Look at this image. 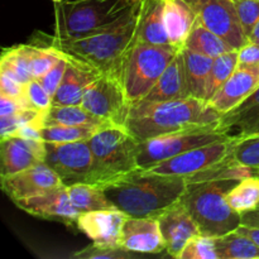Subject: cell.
Masks as SVG:
<instances>
[{"mask_svg":"<svg viewBox=\"0 0 259 259\" xmlns=\"http://www.w3.org/2000/svg\"><path fill=\"white\" fill-rule=\"evenodd\" d=\"M220 128L227 132L235 129L237 136L259 133V86L239 105L223 114Z\"/></svg>","mask_w":259,"mask_h":259,"instance_id":"cb8c5ba5","label":"cell"},{"mask_svg":"<svg viewBox=\"0 0 259 259\" xmlns=\"http://www.w3.org/2000/svg\"><path fill=\"white\" fill-rule=\"evenodd\" d=\"M0 72L14 78L20 83H28L33 80L29 67L27 51L24 45L13 46L3 51L0 61Z\"/></svg>","mask_w":259,"mask_h":259,"instance_id":"4dcf8cb0","label":"cell"},{"mask_svg":"<svg viewBox=\"0 0 259 259\" xmlns=\"http://www.w3.org/2000/svg\"><path fill=\"white\" fill-rule=\"evenodd\" d=\"M182 55L185 60V71L190 96L206 101L207 85L214 58L187 48H182Z\"/></svg>","mask_w":259,"mask_h":259,"instance_id":"d4e9b609","label":"cell"},{"mask_svg":"<svg viewBox=\"0 0 259 259\" xmlns=\"http://www.w3.org/2000/svg\"><path fill=\"white\" fill-rule=\"evenodd\" d=\"M67 190L71 201L80 214L95 210L116 209L108 199L104 190L96 185L76 184L67 186Z\"/></svg>","mask_w":259,"mask_h":259,"instance_id":"83f0119b","label":"cell"},{"mask_svg":"<svg viewBox=\"0 0 259 259\" xmlns=\"http://www.w3.org/2000/svg\"><path fill=\"white\" fill-rule=\"evenodd\" d=\"M184 48L201 53V55L207 56L210 58H217L223 53L233 51V48L224 39H222L219 35L207 29L205 25H202L197 20V18L186 42H185Z\"/></svg>","mask_w":259,"mask_h":259,"instance_id":"4316f807","label":"cell"},{"mask_svg":"<svg viewBox=\"0 0 259 259\" xmlns=\"http://www.w3.org/2000/svg\"><path fill=\"white\" fill-rule=\"evenodd\" d=\"M239 53L240 68H258L259 67V45L254 42H249L244 47L238 51Z\"/></svg>","mask_w":259,"mask_h":259,"instance_id":"7bdbcfd3","label":"cell"},{"mask_svg":"<svg viewBox=\"0 0 259 259\" xmlns=\"http://www.w3.org/2000/svg\"><path fill=\"white\" fill-rule=\"evenodd\" d=\"M240 180H206L189 182L180 201L195 220L202 235L222 237L242 225V215L227 200V194Z\"/></svg>","mask_w":259,"mask_h":259,"instance_id":"277c9868","label":"cell"},{"mask_svg":"<svg viewBox=\"0 0 259 259\" xmlns=\"http://www.w3.org/2000/svg\"><path fill=\"white\" fill-rule=\"evenodd\" d=\"M258 86L259 67L253 70L238 67L227 82L210 99L209 104L220 114H225L244 101Z\"/></svg>","mask_w":259,"mask_h":259,"instance_id":"ffe728a7","label":"cell"},{"mask_svg":"<svg viewBox=\"0 0 259 259\" xmlns=\"http://www.w3.org/2000/svg\"><path fill=\"white\" fill-rule=\"evenodd\" d=\"M242 225L259 228V207L242 214Z\"/></svg>","mask_w":259,"mask_h":259,"instance_id":"f6af8a7d","label":"cell"},{"mask_svg":"<svg viewBox=\"0 0 259 259\" xmlns=\"http://www.w3.org/2000/svg\"><path fill=\"white\" fill-rule=\"evenodd\" d=\"M0 184L13 202L37 196L63 185L60 176L45 161L24 171L0 176Z\"/></svg>","mask_w":259,"mask_h":259,"instance_id":"4fadbf2b","label":"cell"},{"mask_svg":"<svg viewBox=\"0 0 259 259\" xmlns=\"http://www.w3.org/2000/svg\"><path fill=\"white\" fill-rule=\"evenodd\" d=\"M235 138L234 136H232L229 139L212 142L206 146L197 147L191 151L159 162L149 168H146V171L168 175V176L185 177L187 180L227 161L232 153Z\"/></svg>","mask_w":259,"mask_h":259,"instance_id":"8fae6325","label":"cell"},{"mask_svg":"<svg viewBox=\"0 0 259 259\" xmlns=\"http://www.w3.org/2000/svg\"><path fill=\"white\" fill-rule=\"evenodd\" d=\"M258 45H259V43H258Z\"/></svg>","mask_w":259,"mask_h":259,"instance_id":"f907efd6","label":"cell"},{"mask_svg":"<svg viewBox=\"0 0 259 259\" xmlns=\"http://www.w3.org/2000/svg\"><path fill=\"white\" fill-rule=\"evenodd\" d=\"M139 9L141 2L118 24L89 37L60 39L56 35L38 32L39 37L33 35L32 43L57 48L61 52L90 66L99 73L111 71L121 73L124 58L136 43Z\"/></svg>","mask_w":259,"mask_h":259,"instance_id":"6da1fadb","label":"cell"},{"mask_svg":"<svg viewBox=\"0 0 259 259\" xmlns=\"http://www.w3.org/2000/svg\"><path fill=\"white\" fill-rule=\"evenodd\" d=\"M61 55L67 60V67L57 91L53 95V105H81L89 85L101 73L66 53L61 52Z\"/></svg>","mask_w":259,"mask_h":259,"instance_id":"d6986e66","label":"cell"},{"mask_svg":"<svg viewBox=\"0 0 259 259\" xmlns=\"http://www.w3.org/2000/svg\"><path fill=\"white\" fill-rule=\"evenodd\" d=\"M47 113H40L34 109H23L13 115L0 116V136L2 138L15 136L20 128L24 125H38L45 126V118Z\"/></svg>","mask_w":259,"mask_h":259,"instance_id":"d590c367","label":"cell"},{"mask_svg":"<svg viewBox=\"0 0 259 259\" xmlns=\"http://www.w3.org/2000/svg\"><path fill=\"white\" fill-rule=\"evenodd\" d=\"M238 232L245 234L247 237H249L250 239L254 240L255 243L259 245V228H253V227H245V225H240L238 228Z\"/></svg>","mask_w":259,"mask_h":259,"instance_id":"bcb514c9","label":"cell"},{"mask_svg":"<svg viewBox=\"0 0 259 259\" xmlns=\"http://www.w3.org/2000/svg\"><path fill=\"white\" fill-rule=\"evenodd\" d=\"M223 114L196 98L159 103H137L129 111L125 128L141 142L191 128L220 125Z\"/></svg>","mask_w":259,"mask_h":259,"instance_id":"3957f363","label":"cell"},{"mask_svg":"<svg viewBox=\"0 0 259 259\" xmlns=\"http://www.w3.org/2000/svg\"><path fill=\"white\" fill-rule=\"evenodd\" d=\"M180 51L171 45L132 46L121 66V80L132 106L146 98Z\"/></svg>","mask_w":259,"mask_h":259,"instance_id":"52a82bcc","label":"cell"},{"mask_svg":"<svg viewBox=\"0 0 259 259\" xmlns=\"http://www.w3.org/2000/svg\"><path fill=\"white\" fill-rule=\"evenodd\" d=\"M191 98L187 88L186 71L182 50L172 60L156 85L139 103H159V101L177 100V99Z\"/></svg>","mask_w":259,"mask_h":259,"instance_id":"44dd1931","label":"cell"},{"mask_svg":"<svg viewBox=\"0 0 259 259\" xmlns=\"http://www.w3.org/2000/svg\"><path fill=\"white\" fill-rule=\"evenodd\" d=\"M24 47L33 78L42 77L61 58L60 51L51 46H39L29 42L28 45H24Z\"/></svg>","mask_w":259,"mask_h":259,"instance_id":"e575fe53","label":"cell"},{"mask_svg":"<svg viewBox=\"0 0 259 259\" xmlns=\"http://www.w3.org/2000/svg\"><path fill=\"white\" fill-rule=\"evenodd\" d=\"M0 94L10 96L13 99L23 101L28 106L27 99H25V85L18 82L14 78L9 77L5 73L0 72ZM29 108V106H28ZM30 109V108H29Z\"/></svg>","mask_w":259,"mask_h":259,"instance_id":"b9f144b4","label":"cell"},{"mask_svg":"<svg viewBox=\"0 0 259 259\" xmlns=\"http://www.w3.org/2000/svg\"><path fill=\"white\" fill-rule=\"evenodd\" d=\"M53 3H61V2H63V0H52Z\"/></svg>","mask_w":259,"mask_h":259,"instance_id":"c3c4849f","label":"cell"},{"mask_svg":"<svg viewBox=\"0 0 259 259\" xmlns=\"http://www.w3.org/2000/svg\"><path fill=\"white\" fill-rule=\"evenodd\" d=\"M244 34L252 35L259 22V0H233Z\"/></svg>","mask_w":259,"mask_h":259,"instance_id":"ab89813d","label":"cell"},{"mask_svg":"<svg viewBox=\"0 0 259 259\" xmlns=\"http://www.w3.org/2000/svg\"><path fill=\"white\" fill-rule=\"evenodd\" d=\"M61 53V52H60ZM66 67H67V60L61 55V58L58 60V62L48 71L47 73L42 76V77L37 78L40 83L43 85V88L47 90V93L50 94L53 98L55 93L57 91L58 86H60L61 81H62L63 75H65Z\"/></svg>","mask_w":259,"mask_h":259,"instance_id":"60d3db41","label":"cell"},{"mask_svg":"<svg viewBox=\"0 0 259 259\" xmlns=\"http://www.w3.org/2000/svg\"><path fill=\"white\" fill-rule=\"evenodd\" d=\"M230 137L232 134L220 128V125L199 126L164 134L141 142L137 151V162L139 168L146 169L197 147L229 139Z\"/></svg>","mask_w":259,"mask_h":259,"instance_id":"ba28073f","label":"cell"},{"mask_svg":"<svg viewBox=\"0 0 259 259\" xmlns=\"http://www.w3.org/2000/svg\"><path fill=\"white\" fill-rule=\"evenodd\" d=\"M45 162L60 176L65 186L96 185L95 159L89 141L46 143Z\"/></svg>","mask_w":259,"mask_h":259,"instance_id":"30bf717a","label":"cell"},{"mask_svg":"<svg viewBox=\"0 0 259 259\" xmlns=\"http://www.w3.org/2000/svg\"><path fill=\"white\" fill-rule=\"evenodd\" d=\"M157 219L166 244V252L174 258H179L187 243L201 234L197 224L181 201L168 207Z\"/></svg>","mask_w":259,"mask_h":259,"instance_id":"2e32d148","label":"cell"},{"mask_svg":"<svg viewBox=\"0 0 259 259\" xmlns=\"http://www.w3.org/2000/svg\"><path fill=\"white\" fill-rule=\"evenodd\" d=\"M27 108L28 106L23 101H19L17 99H13L10 96L0 94V116L13 115V114Z\"/></svg>","mask_w":259,"mask_h":259,"instance_id":"ee69618b","label":"cell"},{"mask_svg":"<svg viewBox=\"0 0 259 259\" xmlns=\"http://www.w3.org/2000/svg\"><path fill=\"white\" fill-rule=\"evenodd\" d=\"M164 0H141L136 43L169 45L163 20Z\"/></svg>","mask_w":259,"mask_h":259,"instance_id":"7402d4cb","label":"cell"},{"mask_svg":"<svg viewBox=\"0 0 259 259\" xmlns=\"http://www.w3.org/2000/svg\"><path fill=\"white\" fill-rule=\"evenodd\" d=\"M187 180L138 168L101 189L116 209L133 218H158L180 201Z\"/></svg>","mask_w":259,"mask_h":259,"instance_id":"7a4b0ae2","label":"cell"},{"mask_svg":"<svg viewBox=\"0 0 259 259\" xmlns=\"http://www.w3.org/2000/svg\"><path fill=\"white\" fill-rule=\"evenodd\" d=\"M202 25L239 51L250 42L244 34L233 0H186Z\"/></svg>","mask_w":259,"mask_h":259,"instance_id":"7c38bea8","label":"cell"},{"mask_svg":"<svg viewBox=\"0 0 259 259\" xmlns=\"http://www.w3.org/2000/svg\"><path fill=\"white\" fill-rule=\"evenodd\" d=\"M121 247L139 254H158L166 250L158 219L128 217L123 227Z\"/></svg>","mask_w":259,"mask_h":259,"instance_id":"ac0fdd59","label":"cell"},{"mask_svg":"<svg viewBox=\"0 0 259 259\" xmlns=\"http://www.w3.org/2000/svg\"><path fill=\"white\" fill-rule=\"evenodd\" d=\"M235 143L230 153L234 163L252 169L259 176V133L250 136H234Z\"/></svg>","mask_w":259,"mask_h":259,"instance_id":"836d02e7","label":"cell"},{"mask_svg":"<svg viewBox=\"0 0 259 259\" xmlns=\"http://www.w3.org/2000/svg\"><path fill=\"white\" fill-rule=\"evenodd\" d=\"M141 0H63L55 3V35L78 39L109 29L131 13Z\"/></svg>","mask_w":259,"mask_h":259,"instance_id":"5b68a950","label":"cell"},{"mask_svg":"<svg viewBox=\"0 0 259 259\" xmlns=\"http://www.w3.org/2000/svg\"><path fill=\"white\" fill-rule=\"evenodd\" d=\"M219 259H259V245L238 230L215 238Z\"/></svg>","mask_w":259,"mask_h":259,"instance_id":"484cf974","label":"cell"},{"mask_svg":"<svg viewBox=\"0 0 259 259\" xmlns=\"http://www.w3.org/2000/svg\"><path fill=\"white\" fill-rule=\"evenodd\" d=\"M15 205L23 211L45 220L60 222L67 227L77 224L80 211L72 204L67 186L61 185L47 192L15 201Z\"/></svg>","mask_w":259,"mask_h":259,"instance_id":"5bb4252c","label":"cell"},{"mask_svg":"<svg viewBox=\"0 0 259 259\" xmlns=\"http://www.w3.org/2000/svg\"><path fill=\"white\" fill-rule=\"evenodd\" d=\"M46 158V142L18 136L2 138L0 142V176L17 174L35 166Z\"/></svg>","mask_w":259,"mask_h":259,"instance_id":"e0dca14e","label":"cell"},{"mask_svg":"<svg viewBox=\"0 0 259 259\" xmlns=\"http://www.w3.org/2000/svg\"><path fill=\"white\" fill-rule=\"evenodd\" d=\"M128 217L119 209L95 210L80 214L76 227L95 244L121 247L123 227Z\"/></svg>","mask_w":259,"mask_h":259,"instance_id":"9a60e30c","label":"cell"},{"mask_svg":"<svg viewBox=\"0 0 259 259\" xmlns=\"http://www.w3.org/2000/svg\"><path fill=\"white\" fill-rule=\"evenodd\" d=\"M164 28L169 45L182 50L196 22V14L186 0H164Z\"/></svg>","mask_w":259,"mask_h":259,"instance_id":"603a6c76","label":"cell"},{"mask_svg":"<svg viewBox=\"0 0 259 259\" xmlns=\"http://www.w3.org/2000/svg\"><path fill=\"white\" fill-rule=\"evenodd\" d=\"M249 40H250V42L259 43V22H258V24L255 25V28H254V30H253L252 35L249 37Z\"/></svg>","mask_w":259,"mask_h":259,"instance_id":"7dc6e473","label":"cell"},{"mask_svg":"<svg viewBox=\"0 0 259 259\" xmlns=\"http://www.w3.org/2000/svg\"><path fill=\"white\" fill-rule=\"evenodd\" d=\"M95 159L96 186L103 187L138 169L139 142L125 126L108 124L89 139Z\"/></svg>","mask_w":259,"mask_h":259,"instance_id":"8992f818","label":"cell"},{"mask_svg":"<svg viewBox=\"0 0 259 259\" xmlns=\"http://www.w3.org/2000/svg\"><path fill=\"white\" fill-rule=\"evenodd\" d=\"M108 125V124H106ZM105 126V125H103ZM103 126L98 125H62L53 124L42 128V139L46 143H68V142L89 141Z\"/></svg>","mask_w":259,"mask_h":259,"instance_id":"d6a6232c","label":"cell"},{"mask_svg":"<svg viewBox=\"0 0 259 259\" xmlns=\"http://www.w3.org/2000/svg\"><path fill=\"white\" fill-rule=\"evenodd\" d=\"M227 200L240 215L259 207V176L245 177L228 191Z\"/></svg>","mask_w":259,"mask_h":259,"instance_id":"f546056e","label":"cell"},{"mask_svg":"<svg viewBox=\"0 0 259 259\" xmlns=\"http://www.w3.org/2000/svg\"><path fill=\"white\" fill-rule=\"evenodd\" d=\"M25 99L30 109L40 113H48V110L53 106V98L37 78H33L25 83Z\"/></svg>","mask_w":259,"mask_h":259,"instance_id":"f35d334b","label":"cell"},{"mask_svg":"<svg viewBox=\"0 0 259 259\" xmlns=\"http://www.w3.org/2000/svg\"><path fill=\"white\" fill-rule=\"evenodd\" d=\"M238 65H239V53L237 50L225 52L219 57L214 58L206 91L207 103L218 93V90L227 82L228 78L237 71Z\"/></svg>","mask_w":259,"mask_h":259,"instance_id":"1f68e13d","label":"cell"},{"mask_svg":"<svg viewBox=\"0 0 259 259\" xmlns=\"http://www.w3.org/2000/svg\"><path fill=\"white\" fill-rule=\"evenodd\" d=\"M179 259H219L215 238L202 234L196 235L187 243Z\"/></svg>","mask_w":259,"mask_h":259,"instance_id":"8d00e7d4","label":"cell"},{"mask_svg":"<svg viewBox=\"0 0 259 259\" xmlns=\"http://www.w3.org/2000/svg\"><path fill=\"white\" fill-rule=\"evenodd\" d=\"M62 124V125H106V121L98 118L90 111L86 110L82 105H63L56 106L48 110L45 118V125Z\"/></svg>","mask_w":259,"mask_h":259,"instance_id":"f1b7e54d","label":"cell"},{"mask_svg":"<svg viewBox=\"0 0 259 259\" xmlns=\"http://www.w3.org/2000/svg\"><path fill=\"white\" fill-rule=\"evenodd\" d=\"M143 254L139 253L129 252L123 247H115V245H100L93 243L86 247L85 249L75 253L73 258L78 259H124V258H136Z\"/></svg>","mask_w":259,"mask_h":259,"instance_id":"74e56055","label":"cell"},{"mask_svg":"<svg viewBox=\"0 0 259 259\" xmlns=\"http://www.w3.org/2000/svg\"><path fill=\"white\" fill-rule=\"evenodd\" d=\"M81 105L106 123L125 126L132 105L124 89L121 73L111 71L99 75L89 85Z\"/></svg>","mask_w":259,"mask_h":259,"instance_id":"9c48e42d","label":"cell"},{"mask_svg":"<svg viewBox=\"0 0 259 259\" xmlns=\"http://www.w3.org/2000/svg\"><path fill=\"white\" fill-rule=\"evenodd\" d=\"M68 2H78V0H68Z\"/></svg>","mask_w":259,"mask_h":259,"instance_id":"681fc988","label":"cell"}]
</instances>
